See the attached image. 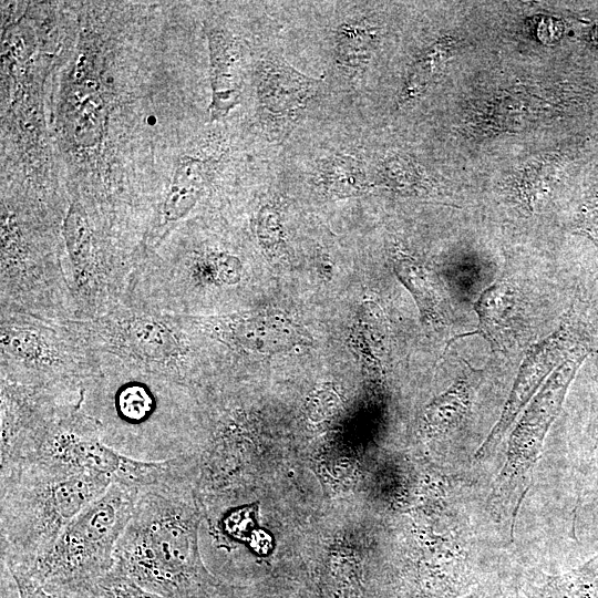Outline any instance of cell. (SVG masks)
Listing matches in <instances>:
<instances>
[{
    "instance_id": "obj_1",
    "label": "cell",
    "mask_w": 598,
    "mask_h": 598,
    "mask_svg": "<svg viewBox=\"0 0 598 598\" xmlns=\"http://www.w3.org/2000/svg\"><path fill=\"white\" fill-rule=\"evenodd\" d=\"M100 354V370L81 385L80 409L100 439L143 462L195 456V388Z\"/></svg>"
},
{
    "instance_id": "obj_2",
    "label": "cell",
    "mask_w": 598,
    "mask_h": 598,
    "mask_svg": "<svg viewBox=\"0 0 598 598\" xmlns=\"http://www.w3.org/2000/svg\"><path fill=\"white\" fill-rule=\"evenodd\" d=\"M189 468L141 489L114 551L112 569L167 598H220L223 586L199 549L204 518Z\"/></svg>"
},
{
    "instance_id": "obj_3",
    "label": "cell",
    "mask_w": 598,
    "mask_h": 598,
    "mask_svg": "<svg viewBox=\"0 0 598 598\" xmlns=\"http://www.w3.org/2000/svg\"><path fill=\"white\" fill-rule=\"evenodd\" d=\"M111 481L44 462L0 475L1 565L30 568Z\"/></svg>"
},
{
    "instance_id": "obj_4",
    "label": "cell",
    "mask_w": 598,
    "mask_h": 598,
    "mask_svg": "<svg viewBox=\"0 0 598 598\" xmlns=\"http://www.w3.org/2000/svg\"><path fill=\"white\" fill-rule=\"evenodd\" d=\"M138 493L134 487L111 484L65 526L45 554L30 568L21 569L56 597L76 598L90 582L112 569L116 544Z\"/></svg>"
},
{
    "instance_id": "obj_5",
    "label": "cell",
    "mask_w": 598,
    "mask_h": 598,
    "mask_svg": "<svg viewBox=\"0 0 598 598\" xmlns=\"http://www.w3.org/2000/svg\"><path fill=\"white\" fill-rule=\"evenodd\" d=\"M91 347L124 362L197 386L200 331L182 316L117 305L90 320H73Z\"/></svg>"
},
{
    "instance_id": "obj_6",
    "label": "cell",
    "mask_w": 598,
    "mask_h": 598,
    "mask_svg": "<svg viewBox=\"0 0 598 598\" xmlns=\"http://www.w3.org/2000/svg\"><path fill=\"white\" fill-rule=\"evenodd\" d=\"M0 378L44 389H79L100 370V354L73 320L0 312Z\"/></svg>"
},
{
    "instance_id": "obj_7",
    "label": "cell",
    "mask_w": 598,
    "mask_h": 598,
    "mask_svg": "<svg viewBox=\"0 0 598 598\" xmlns=\"http://www.w3.org/2000/svg\"><path fill=\"white\" fill-rule=\"evenodd\" d=\"M590 353L580 350L560 363L547 378L516 421L509 435L506 460L493 483L488 507L497 520L514 524L526 496L545 437L557 417L567 390Z\"/></svg>"
},
{
    "instance_id": "obj_8",
    "label": "cell",
    "mask_w": 598,
    "mask_h": 598,
    "mask_svg": "<svg viewBox=\"0 0 598 598\" xmlns=\"http://www.w3.org/2000/svg\"><path fill=\"white\" fill-rule=\"evenodd\" d=\"M33 462L100 475L140 491L166 483L186 467L185 457L143 462L118 453L100 439L94 421L80 404L54 425Z\"/></svg>"
},
{
    "instance_id": "obj_9",
    "label": "cell",
    "mask_w": 598,
    "mask_h": 598,
    "mask_svg": "<svg viewBox=\"0 0 598 598\" xmlns=\"http://www.w3.org/2000/svg\"><path fill=\"white\" fill-rule=\"evenodd\" d=\"M0 475L32 463L54 425L80 404V389H44L0 379Z\"/></svg>"
},
{
    "instance_id": "obj_10",
    "label": "cell",
    "mask_w": 598,
    "mask_h": 598,
    "mask_svg": "<svg viewBox=\"0 0 598 598\" xmlns=\"http://www.w3.org/2000/svg\"><path fill=\"white\" fill-rule=\"evenodd\" d=\"M319 80L277 56L264 59L257 70L258 114L264 132L274 142L286 140L315 96Z\"/></svg>"
},
{
    "instance_id": "obj_11",
    "label": "cell",
    "mask_w": 598,
    "mask_h": 598,
    "mask_svg": "<svg viewBox=\"0 0 598 598\" xmlns=\"http://www.w3.org/2000/svg\"><path fill=\"white\" fill-rule=\"evenodd\" d=\"M584 349L587 348L577 344V333L569 321L532 347L520 365L498 421L475 453L477 460L489 456L496 450L519 412L550 373L570 355Z\"/></svg>"
},
{
    "instance_id": "obj_12",
    "label": "cell",
    "mask_w": 598,
    "mask_h": 598,
    "mask_svg": "<svg viewBox=\"0 0 598 598\" xmlns=\"http://www.w3.org/2000/svg\"><path fill=\"white\" fill-rule=\"evenodd\" d=\"M182 317L204 334L243 354H266L307 340L300 328L280 312Z\"/></svg>"
},
{
    "instance_id": "obj_13",
    "label": "cell",
    "mask_w": 598,
    "mask_h": 598,
    "mask_svg": "<svg viewBox=\"0 0 598 598\" xmlns=\"http://www.w3.org/2000/svg\"><path fill=\"white\" fill-rule=\"evenodd\" d=\"M208 161L184 158L162 200L148 220L142 244V259L154 250L185 218L200 199L208 182Z\"/></svg>"
},
{
    "instance_id": "obj_14",
    "label": "cell",
    "mask_w": 598,
    "mask_h": 598,
    "mask_svg": "<svg viewBox=\"0 0 598 598\" xmlns=\"http://www.w3.org/2000/svg\"><path fill=\"white\" fill-rule=\"evenodd\" d=\"M478 331L497 349L513 341L520 311V298L515 285L499 280L488 287L475 303Z\"/></svg>"
},
{
    "instance_id": "obj_15",
    "label": "cell",
    "mask_w": 598,
    "mask_h": 598,
    "mask_svg": "<svg viewBox=\"0 0 598 598\" xmlns=\"http://www.w3.org/2000/svg\"><path fill=\"white\" fill-rule=\"evenodd\" d=\"M210 55L212 118L227 114L239 101L240 79L238 51L234 39L225 31H207Z\"/></svg>"
},
{
    "instance_id": "obj_16",
    "label": "cell",
    "mask_w": 598,
    "mask_h": 598,
    "mask_svg": "<svg viewBox=\"0 0 598 598\" xmlns=\"http://www.w3.org/2000/svg\"><path fill=\"white\" fill-rule=\"evenodd\" d=\"M520 590L525 598H598V554L561 574L529 573Z\"/></svg>"
},
{
    "instance_id": "obj_17",
    "label": "cell",
    "mask_w": 598,
    "mask_h": 598,
    "mask_svg": "<svg viewBox=\"0 0 598 598\" xmlns=\"http://www.w3.org/2000/svg\"><path fill=\"white\" fill-rule=\"evenodd\" d=\"M473 391L465 380L456 381L424 410L421 431L429 437L440 436L458 426L467 415Z\"/></svg>"
},
{
    "instance_id": "obj_18",
    "label": "cell",
    "mask_w": 598,
    "mask_h": 598,
    "mask_svg": "<svg viewBox=\"0 0 598 598\" xmlns=\"http://www.w3.org/2000/svg\"><path fill=\"white\" fill-rule=\"evenodd\" d=\"M377 28L362 18L342 22L336 31V60L352 75H361L377 42Z\"/></svg>"
},
{
    "instance_id": "obj_19",
    "label": "cell",
    "mask_w": 598,
    "mask_h": 598,
    "mask_svg": "<svg viewBox=\"0 0 598 598\" xmlns=\"http://www.w3.org/2000/svg\"><path fill=\"white\" fill-rule=\"evenodd\" d=\"M318 184L327 194L340 198L361 195L370 187L362 163L344 154L329 156L319 164Z\"/></svg>"
},
{
    "instance_id": "obj_20",
    "label": "cell",
    "mask_w": 598,
    "mask_h": 598,
    "mask_svg": "<svg viewBox=\"0 0 598 598\" xmlns=\"http://www.w3.org/2000/svg\"><path fill=\"white\" fill-rule=\"evenodd\" d=\"M394 270L413 295L424 320L431 323H441L436 292L424 267L410 256L396 252Z\"/></svg>"
},
{
    "instance_id": "obj_21",
    "label": "cell",
    "mask_w": 598,
    "mask_h": 598,
    "mask_svg": "<svg viewBox=\"0 0 598 598\" xmlns=\"http://www.w3.org/2000/svg\"><path fill=\"white\" fill-rule=\"evenodd\" d=\"M321 598H362L361 567L352 556L330 557L320 578Z\"/></svg>"
},
{
    "instance_id": "obj_22",
    "label": "cell",
    "mask_w": 598,
    "mask_h": 598,
    "mask_svg": "<svg viewBox=\"0 0 598 598\" xmlns=\"http://www.w3.org/2000/svg\"><path fill=\"white\" fill-rule=\"evenodd\" d=\"M76 598H167L111 569L90 582Z\"/></svg>"
},
{
    "instance_id": "obj_23",
    "label": "cell",
    "mask_w": 598,
    "mask_h": 598,
    "mask_svg": "<svg viewBox=\"0 0 598 598\" xmlns=\"http://www.w3.org/2000/svg\"><path fill=\"white\" fill-rule=\"evenodd\" d=\"M257 234L262 248L267 251L277 250L282 245L280 215L272 205L264 206L257 220Z\"/></svg>"
},
{
    "instance_id": "obj_24",
    "label": "cell",
    "mask_w": 598,
    "mask_h": 598,
    "mask_svg": "<svg viewBox=\"0 0 598 598\" xmlns=\"http://www.w3.org/2000/svg\"><path fill=\"white\" fill-rule=\"evenodd\" d=\"M2 566L9 571L12 580L14 581L19 598H59L49 592L24 569L7 567L4 565Z\"/></svg>"
},
{
    "instance_id": "obj_25",
    "label": "cell",
    "mask_w": 598,
    "mask_h": 598,
    "mask_svg": "<svg viewBox=\"0 0 598 598\" xmlns=\"http://www.w3.org/2000/svg\"><path fill=\"white\" fill-rule=\"evenodd\" d=\"M496 589V585L492 580H487L474 587L464 598H494Z\"/></svg>"
},
{
    "instance_id": "obj_26",
    "label": "cell",
    "mask_w": 598,
    "mask_h": 598,
    "mask_svg": "<svg viewBox=\"0 0 598 598\" xmlns=\"http://www.w3.org/2000/svg\"><path fill=\"white\" fill-rule=\"evenodd\" d=\"M589 448L588 453L591 455L598 446V402L595 408L592 419L589 424Z\"/></svg>"
},
{
    "instance_id": "obj_27",
    "label": "cell",
    "mask_w": 598,
    "mask_h": 598,
    "mask_svg": "<svg viewBox=\"0 0 598 598\" xmlns=\"http://www.w3.org/2000/svg\"><path fill=\"white\" fill-rule=\"evenodd\" d=\"M494 598H525L516 588H508L505 591L501 588L496 589Z\"/></svg>"
},
{
    "instance_id": "obj_28",
    "label": "cell",
    "mask_w": 598,
    "mask_h": 598,
    "mask_svg": "<svg viewBox=\"0 0 598 598\" xmlns=\"http://www.w3.org/2000/svg\"><path fill=\"white\" fill-rule=\"evenodd\" d=\"M240 598H264V597H252V596H247V597H240Z\"/></svg>"
}]
</instances>
